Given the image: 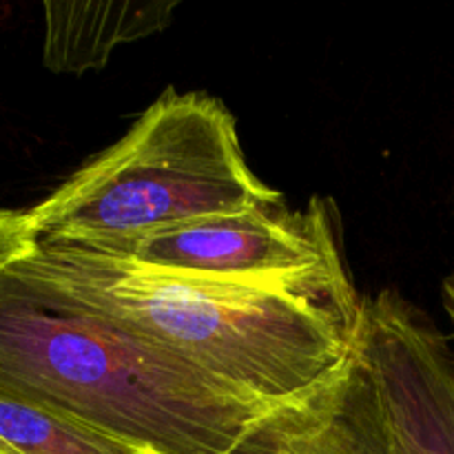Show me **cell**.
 <instances>
[{
	"instance_id": "3957f363",
	"label": "cell",
	"mask_w": 454,
	"mask_h": 454,
	"mask_svg": "<svg viewBox=\"0 0 454 454\" xmlns=\"http://www.w3.org/2000/svg\"><path fill=\"white\" fill-rule=\"evenodd\" d=\"M273 204L282 193L248 167L231 111L168 89L31 215L35 239L106 244Z\"/></svg>"
},
{
	"instance_id": "52a82bcc",
	"label": "cell",
	"mask_w": 454,
	"mask_h": 454,
	"mask_svg": "<svg viewBox=\"0 0 454 454\" xmlns=\"http://www.w3.org/2000/svg\"><path fill=\"white\" fill-rule=\"evenodd\" d=\"M177 3H44L43 62L53 74L102 69L114 49L160 34Z\"/></svg>"
},
{
	"instance_id": "7a4b0ae2",
	"label": "cell",
	"mask_w": 454,
	"mask_h": 454,
	"mask_svg": "<svg viewBox=\"0 0 454 454\" xmlns=\"http://www.w3.org/2000/svg\"><path fill=\"white\" fill-rule=\"evenodd\" d=\"M0 393L142 454H229L269 408L20 278H0Z\"/></svg>"
},
{
	"instance_id": "ba28073f",
	"label": "cell",
	"mask_w": 454,
	"mask_h": 454,
	"mask_svg": "<svg viewBox=\"0 0 454 454\" xmlns=\"http://www.w3.org/2000/svg\"><path fill=\"white\" fill-rule=\"evenodd\" d=\"M0 454H142L71 417L0 393Z\"/></svg>"
},
{
	"instance_id": "9c48e42d",
	"label": "cell",
	"mask_w": 454,
	"mask_h": 454,
	"mask_svg": "<svg viewBox=\"0 0 454 454\" xmlns=\"http://www.w3.org/2000/svg\"><path fill=\"white\" fill-rule=\"evenodd\" d=\"M35 244L34 215L29 211L0 208V278Z\"/></svg>"
},
{
	"instance_id": "30bf717a",
	"label": "cell",
	"mask_w": 454,
	"mask_h": 454,
	"mask_svg": "<svg viewBox=\"0 0 454 454\" xmlns=\"http://www.w3.org/2000/svg\"><path fill=\"white\" fill-rule=\"evenodd\" d=\"M442 304L443 310H446L448 319H450L452 326V337H454V270L450 275H446L442 284Z\"/></svg>"
},
{
	"instance_id": "8992f818",
	"label": "cell",
	"mask_w": 454,
	"mask_h": 454,
	"mask_svg": "<svg viewBox=\"0 0 454 454\" xmlns=\"http://www.w3.org/2000/svg\"><path fill=\"white\" fill-rule=\"evenodd\" d=\"M229 454H397L357 346L322 384L269 408Z\"/></svg>"
},
{
	"instance_id": "5b68a950",
	"label": "cell",
	"mask_w": 454,
	"mask_h": 454,
	"mask_svg": "<svg viewBox=\"0 0 454 454\" xmlns=\"http://www.w3.org/2000/svg\"><path fill=\"white\" fill-rule=\"evenodd\" d=\"M355 346L397 454H454V353L437 324L386 288L362 301Z\"/></svg>"
},
{
	"instance_id": "277c9868",
	"label": "cell",
	"mask_w": 454,
	"mask_h": 454,
	"mask_svg": "<svg viewBox=\"0 0 454 454\" xmlns=\"http://www.w3.org/2000/svg\"><path fill=\"white\" fill-rule=\"evenodd\" d=\"M74 247L162 273L217 282L288 288L353 282L333 213L319 198L310 200L304 211L273 204L189 222L145 238Z\"/></svg>"
},
{
	"instance_id": "6da1fadb",
	"label": "cell",
	"mask_w": 454,
	"mask_h": 454,
	"mask_svg": "<svg viewBox=\"0 0 454 454\" xmlns=\"http://www.w3.org/2000/svg\"><path fill=\"white\" fill-rule=\"evenodd\" d=\"M49 295L278 406L322 384L357 341L355 284L266 286L184 278L35 239L12 264Z\"/></svg>"
}]
</instances>
